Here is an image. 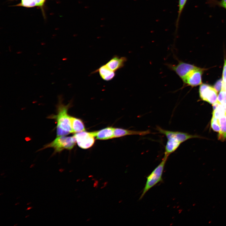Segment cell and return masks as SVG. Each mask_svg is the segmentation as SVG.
Listing matches in <instances>:
<instances>
[{
    "instance_id": "cell-1",
    "label": "cell",
    "mask_w": 226,
    "mask_h": 226,
    "mask_svg": "<svg viewBox=\"0 0 226 226\" xmlns=\"http://www.w3.org/2000/svg\"><path fill=\"white\" fill-rule=\"evenodd\" d=\"M59 102L57 106V114L49 116L50 119H54L57 123L56 127L57 137L66 136L73 132L71 127L70 116L68 114V110L71 106L69 103L66 105L62 103L61 95L58 97Z\"/></svg>"
},
{
    "instance_id": "cell-2",
    "label": "cell",
    "mask_w": 226,
    "mask_h": 226,
    "mask_svg": "<svg viewBox=\"0 0 226 226\" xmlns=\"http://www.w3.org/2000/svg\"><path fill=\"white\" fill-rule=\"evenodd\" d=\"M164 156L161 163L147 177V180L139 199H141L150 189L162 181V175L168 158Z\"/></svg>"
},
{
    "instance_id": "cell-3",
    "label": "cell",
    "mask_w": 226,
    "mask_h": 226,
    "mask_svg": "<svg viewBox=\"0 0 226 226\" xmlns=\"http://www.w3.org/2000/svg\"><path fill=\"white\" fill-rule=\"evenodd\" d=\"M76 143V140L73 136L71 137L57 136L52 142L45 145L40 150L48 148H52L54 150L53 154H55L60 153L64 149H72Z\"/></svg>"
},
{
    "instance_id": "cell-4",
    "label": "cell",
    "mask_w": 226,
    "mask_h": 226,
    "mask_svg": "<svg viewBox=\"0 0 226 226\" xmlns=\"http://www.w3.org/2000/svg\"><path fill=\"white\" fill-rule=\"evenodd\" d=\"M73 136L78 146L82 149L89 148L95 142V137L93 132L84 131L76 133Z\"/></svg>"
},
{
    "instance_id": "cell-5",
    "label": "cell",
    "mask_w": 226,
    "mask_h": 226,
    "mask_svg": "<svg viewBox=\"0 0 226 226\" xmlns=\"http://www.w3.org/2000/svg\"><path fill=\"white\" fill-rule=\"evenodd\" d=\"M156 130L161 134L164 135L168 139H174L177 141L181 143L190 138L198 137L197 136L193 135L186 133L178 131H172L162 129L157 126Z\"/></svg>"
},
{
    "instance_id": "cell-6",
    "label": "cell",
    "mask_w": 226,
    "mask_h": 226,
    "mask_svg": "<svg viewBox=\"0 0 226 226\" xmlns=\"http://www.w3.org/2000/svg\"><path fill=\"white\" fill-rule=\"evenodd\" d=\"M200 96L204 101L213 104L217 100L218 92L212 86L206 84L201 85L199 89Z\"/></svg>"
},
{
    "instance_id": "cell-7",
    "label": "cell",
    "mask_w": 226,
    "mask_h": 226,
    "mask_svg": "<svg viewBox=\"0 0 226 226\" xmlns=\"http://www.w3.org/2000/svg\"><path fill=\"white\" fill-rule=\"evenodd\" d=\"M169 68L174 71L183 80L188 74L197 67L193 65L179 61L177 65L168 64Z\"/></svg>"
},
{
    "instance_id": "cell-8",
    "label": "cell",
    "mask_w": 226,
    "mask_h": 226,
    "mask_svg": "<svg viewBox=\"0 0 226 226\" xmlns=\"http://www.w3.org/2000/svg\"><path fill=\"white\" fill-rule=\"evenodd\" d=\"M204 69L198 67L191 71L182 80L188 85L194 87L202 83V76Z\"/></svg>"
},
{
    "instance_id": "cell-9",
    "label": "cell",
    "mask_w": 226,
    "mask_h": 226,
    "mask_svg": "<svg viewBox=\"0 0 226 226\" xmlns=\"http://www.w3.org/2000/svg\"><path fill=\"white\" fill-rule=\"evenodd\" d=\"M127 61L125 57H119L115 55L106 64V66L111 70L116 72L123 67Z\"/></svg>"
},
{
    "instance_id": "cell-10",
    "label": "cell",
    "mask_w": 226,
    "mask_h": 226,
    "mask_svg": "<svg viewBox=\"0 0 226 226\" xmlns=\"http://www.w3.org/2000/svg\"><path fill=\"white\" fill-rule=\"evenodd\" d=\"M150 133V131L149 130L144 131H137L121 128H114V138L131 135H139L143 136Z\"/></svg>"
},
{
    "instance_id": "cell-11",
    "label": "cell",
    "mask_w": 226,
    "mask_h": 226,
    "mask_svg": "<svg viewBox=\"0 0 226 226\" xmlns=\"http://www.w3.org/2000/svg\"><path fill=\"white\" fill-rule=\"evenodd\" d=\"M98 73L104 80L108 81L112 80L116 76L115 72L111 70L105 64L100 66L92 73Z\"/></svg>"
},
{
    "instance_id": "cell-12",
    "label": "cell",
    "mask_w": 226,
    "mask_h": 226,
    "mask_svg": "<svg viewBox=\"0 0 226 226\" xmlns=\"http://www.w3.org/2000/svg\"><path fill=\"white\" fill-rule=\"evenodd\" d=\"M114 128L108 127L93 132L96 139L105 140L114 138Z\"/></svg>"
},
{
    "instance_id": "cell-13",
    "label": "cell",
    "mask_w": 226,
    "mask_h": 226,
    "mask_svg": "<svg viewBox=\"0 0 226 226\" xmlns=\"http://www.w3.org/2000/svg\"><path fill=\"white\" fill-rule=\"evenodd\" d=\"M181 143L174 139H168L165 147L164 156L168 157L178 148Z\"/></svg>"
},
{
    "instance_id": "cell-14",
    "label": "cell",
    "mask_w": 226,
    "mask_h": 226,
    "mask_svg": "<svg viewBox=\"0 0 226 226\" xmlns=\"http://www.w3.org/2000/svg\"><path fill=\"white\" fill-rule=\"evenodd\" d=\"M70 118L73 133H76L85 131L84 125L81 119L71 116Z\"/></svg>"
},
{
    "instance_id": "cell-15",
    "label": "cell",
    "mask_w": 226,
    "mask_h": 226,
    "mask_svg": "<svg viewBox=\"0 0 226 226\" xmlns=\"http://www.w3.org/2000/svg\"><path fill=\"white\" fill-rule=\"evenodd\" d=\"M46 0H21V2L16 6H21L26 8H32L35 7L43 8Z\"/></svg>"
},
{
    "instance_id": "cell-16",
    "label": "cell",
    "mask_w": 226,
    "mask_h": 226,
    "mask_svg": "<svg viewBox=\"0 0 226 226\" xmlns=\"http://www.w3.org/2000/svg\"><path fill=\"white\" fill-rule=\"evenodd\" d=\"M218 119L220 127L218 139L221 141H224L226 139V114L222 115Z\"/></svg>"
},
{
    "instance_id": "cell-17",
    "label": "cell",
    "mask_w": 226,
    "mask_h": 226,
    "mask_svg": "<svg viewBox=\"0 0 226 226\" xmlns=\"http://www.w3.org/2000/svg\"><path fill=\"white\" fill-rule=\"evenodd\" d=\"M211 126L214 131L219 132L220 127L218 119L213 116L211 121Z\"/></svg>"
},
{
    "instance_id": "cell-18",
    "label": "cell",
    "mask_w": 226,
    "mask_h": 226,
    "mask_svg": "<svg viewBox=\"0 0 226 226\" xmlns=\"http://www.w3.org/2000/svg\"><path fill=\"white\" fill-rule=\"evenodd\" d=\"M217 101L221 104L226 106V92L221 90L217 98Z\"/></svg>"
},
{
    "instance_id": "cell-19",
    "label": "cell",
    "mask_w": 226,
    "mask_h": 226,
    "mask_svg": "<svg viewBox=\"0 0 226 226\" xmlns=\"http://www.w3.org/2000/svg\"><path fill=\"white\" fill-rule=\"evenodd\" d=\"M187 0H179L178 15L176 22V26L178 25L180 17L181 12L186 3Z\"/></svg>"
},
{
    "instance_id": "cell-20",
    "label": "cell",
    "mask_w": 226,
    "mask_h": 226,
    "mask_svg": "<svg viewBox=\"0 0 226 226\" xmlns=\"http://www.w3.org/2000/svg\"><path fill=\"white\" fill-rule=\"evenodd\" d=\"M222 79H220L218 80L214 85L213 88L218 92L221 91L222 89Z\"/></svg>"
},
{
    "instance_id": "cell-21",
    "label": "cell",
    "mask_w": 226,
    "mask_h": 226,
    "mask_svg": "<svg viewBox=\"0 0 226 226\" xmlns=\"http://www.w3.org/2000/svg\"><path fill=\"white\" fill-rule=\"evenodd\" d=\"M223 83L226 84V62H224L222 76Z\"/></svg>"
},
{
    "instance_id": "cell-22",
    "label": "cell",
    "mask_w": 226,
    "mask_h": 226,
    "mask_svg": "<svg viewBox=\"0 0 226 226\" xmlns=\"http://www.w3.org/2000/svg\"><path fill=\"white\" fill-rule=\"evenodd\" d=\"M219 5H220L221 6L223 5H226V0H222L219 3Z\"/></svg>"
},
{
    "instance_id": "cell-23",
    "label": "cell",
    "mask_w": 226,
    "mask_h": 226,
    "mask_svg": "<svg viewBox=\"0 0 226 226\" xmlns=\"http://www.w3.org/2000/svg\"><path fill=\"white\" fill-rule=\"evenodd\" d=\"M221 6L226 9V5H223L222 6Z\"/></svg>"
},
{
    "instance_id": "cell-24",
    "label": "cell",
    "mask_w": 226,
    "mask_h": 226,
    "mask_svg": "<svg viewBox=\"0 0 226 226\" xmlns=\"http://www.w3.org/2000/svg\"><path fill=\"white\" fill-rule=\"evenodd\" d=\"M225 62H226V60H225Z\"/></svg>"
}]
</instances>
